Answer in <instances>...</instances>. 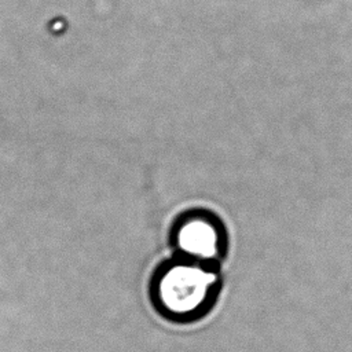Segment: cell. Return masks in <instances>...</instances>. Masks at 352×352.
Listing matches in <instances>:
<instances>
[{"label": "cell", "instance_id": "obj_2", "mask_svg": "<svg viewBox=\"0 0 352 352\" xmlns=\"http://www.w3.org/2000/svg\"><path fill=\"white\" fill-rule=\"evenodd\" d=\"M169 235L176 254L219 265L226 257V227L210 210L190 209L182 212L172 223Z\"/></svg>", "mask_w": 352, "mask_h": 352}, {"label": "cell", "instance_id": "obj_1", "mask_svg": "<svg viewBox=\"0 0 352 352\" xmlns=\"http://www.w3.org/2000/svg\"><path fill=\"white\" fill-rule=\"evenodd\" d=\"M219 264L173 253L154 270L148 293L153 307L173 323L202 319L214 305L220 292Z\"/></svg>", "mask_w": 352, "mask_h": 352}]
</instances>
